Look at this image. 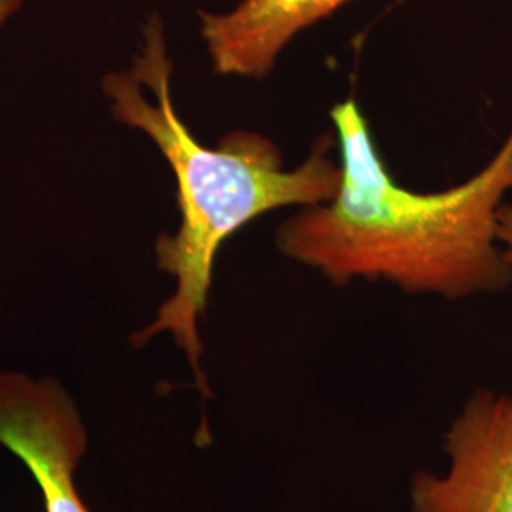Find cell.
<instances>
[{
	"label": "cell",
	"mask_w": 512,
	"mask_h": 512,
	"mask_svg": "<svg viewBox=\"0 0 512 512\" xmlns=\"http://www.w3.org/2000/svg\"><path fill=\"white\" fill-rule=\"evenodd\" d=\"M349 0H239L224 14L200 12L213 73L264 78L298 33L329 18Z\"/></svg>",
	"instance_id": "5"
},
{
	"label": "cell",
	"mask_w": 512,
	"mask_h": 512,
	"mask_svg": "<svg viewBox=\"0 0 512 512\" xmlns=\"http://www.w3.org/2000/svg\"><path fill=\"white\" fill-rule=\"evenodd\" d=\"M501 241H505V243H507V247H509V251H505V255H507V260H509V264H511L512 268V209L507 213V217L503 219V226H501Z\"/></svg>",
	"instance_id": "7"
},
{
	"label": "cell",
	"mask_w": 512,
	"mask_h": 512,
	"mask_svg": "<svg viewBox=\"0 0 512 512\" xmlns=\"http://www.w3.org/2000/svg\"><path fill=\"white\" fill-rule=\"evenodd\" d=\"M342 183L334 200L306 207L277 230L279 251L334 285L384 279L406 293L463 298L512 281L495 245L512 190V131L494 160L467 183L421 194L395 183L359 105L330 110Z\"/></svg>",
	"instance_id": "1"
},
{
	"label": "cell",
	"mask_w": 512,
	"mask_h": 512,
	"mask_svg": "<svg viewBox=\"0 0 512 512\" xmlns=\"http://www.w3.org/2000/svg\"><path fill=\"white\" fill-rule=\"evenodd\" d=\"M444 450L446 475L412 476V512H512V391H475L448 429Z\"/></svg>",
	"instance_id": "4"
},
{
	"label": "cell",
	"mask_w": 512,
	"mask_h": 512,
	"mask_svg": "<svg viewBox=\"0 0 512 512\" xmlns=\"http://www.w3.org/2000/svg\"><path fill=\"white\" fill-rule=\"evenodd\" d=\"M171 76L164 21L152 14L143 25V48L133 65L103 78L112 116L143 131L171 165L181 211L179 230L156 241L158 268L175 277L177 289L156 319L131 336V346L143 348L154 336L169 332L186 353L203 399H209L198 323L207 310L222 243L268 211L334 200L342 167L329 156L332 135H323L310 158L293 171L283 169L274 141L256 131L236 129L220 139L219 147H205L173 107Z\"/></svg>",
	"instance_id": "2"
},
{
	"label": "cell",
	"mask_w": 512,
	"mask_h": 512,
	"mask_svg": "<svg viewBox=\"0 0 512 512\" xmlns=\"http://www.w3.org/2000/svg\"><path fill=\"white\" fill-rule=\"evenodd\" d=\"M0 444L35 478L44 512H92L74 476L88 452V431L55 378L0 370Z\"/></svg>",
	"instance_id": "3"
},
{
	"label": "cell",
	"mask_w": 512,
	"mask_h": 512,
	"mask_svg": "<svg viewBox=\"0 0 512 512\" xmlns=\"http://www.w3.org/2000/svg\"><path fill=\"white\" fill-rule=\"evenodd\" d=\"M21 2L23 0H0V31L6 25V21L18 12Z\"/></svg>",
	"instance_id": "6"
}]
</instances>
